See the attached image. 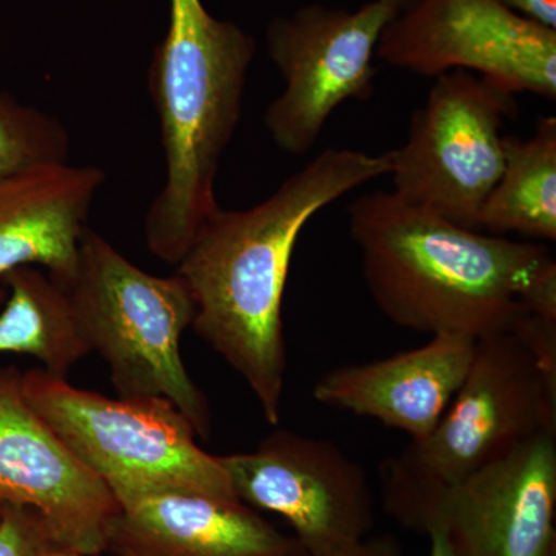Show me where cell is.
Masks as SVG:
<instances>
[{
    "instance_id": "obj_1",
    "label": "cell",
    "mask_w": 556,
    "mask_h": 556,
    "mask_svg": "<svg viewBox=\"0 0 556 556\" xmlns=\"http://www.w3.org/2000/svg\"><path fill=\"white\" fill-rule=\"evenodd\" d=\"M394 150L328 148L249 208L208 215L175 274L195 305L192 328L248 383L266 422L281 416L288 354L285 288L302 230L321 208L390 175Z\"/></svg>"
},
{
    "instance_id": "obj_2",
    "label": "cell",
    "mask_w": 556,
    "mask_h": 556,
    "mask_svg": "<svg viewBox=\"0 0 556 556\" xmlns=\"http://www.w3.org/2000/svg\"><path fill=\"white\" fill-rule=\"evenodd\" d=\"M369 295L399 327L485 338L556 317V262L543 244L457 226L372 190L348 206Z\"/></svg>"
},
{
    "instance_id": "obj_3",
    "label": "cell",
    "mask_w": 556,
    "mask_h": 556,
    "mask_svg": "<svg viewBox=\"0 0 556 556\" xmlns=\"http://www.w3.org/2000/svg\"><path fill=\"white\" fill-rule=\"evenodd\" d=\"M257 43L203 0H169V27L153 51L149 90L160 118L166 178L146 215V244L178 265L219 207V161L236 134Z\"/></svg>"
},
{
    "instance_id": "obj_4",
    "label": "cell",
    "mask_w": 556,
    "mask_h": 556,
    "mask_svg": "<svg viewBox=\"0 0 556 556\" xmlns=\"http://www.w3.org/2000/svg\"><path fill=\"white\" fill-rule=\"evenodd\" d=\"M556 430V358L515 331L477 340L463 386L437 428L380 466L383 506L399 525L427 497Z\"/></svg>"
},
{
    "instance_id": "obj_5",
    "label": "cell",
    "mask_w": 556,
    "mask_h": 556,
    "mask_svg": "<svg viewBox=\"0 0 556 556\" xmlns=\"http://www.w3.org/2000/svg\"><path fill=\"white\" fill-rule=\"evenodd\" d=\"M67 292L80 336L109 365L119 396L166 399L197 437H211V407L181 356L182 334L195 317L185 281L138 268L89 229Z\"/></svg>"
},
{
    "instance_id": "obj_6",
    "label": "cell",
    "mask_w": 556,
    "mask_h": 556,
    "mask_svg": "<svg viewBox=\"0 0 556 556\" xmlns=\"http://www.w3.org/2000/svg\"><path fill=\"white\" fill-rule=\"evenodd\" d=\"M22 391L118 506L161 492L239 500L218 456L197 444V431L166 399H110L42 368L22 372Z\"/></svg>"
},
{
    "instance_id": "obj_7",
    "label": "cell",
    "mask_w": 556,
    "mask_h": 556,
    "mask_svg": "<svg viewBox=\"0 0 556 556\" xmlns=\"http://www.w3.org/2000/svg\"><path fill=\"white\" fill-rule=\"evenodd\" d=\"M515 94L464 70L438 76L394 150L393 192L408 203L478 230L486 197L504 167L506 121Z\"/></svg>"
},
{
    "instance_id": "obj_8",
    "label": "cell",
    "mask_w": 556,
    "mask_h": 556,
    "mask_svg": "<svg viewBox=\"0 0 556 556\" xmlns=\"http://www.w3.org/2000/svg\"><path fill=\"white\" fill-rule=\"evenodd\" d=\"M396 14L369 0L357 10L311 3L270 21L266 43L285 87L263 123L278 149L305 155L339 105L368 100L379 39Z\"/></svg>"
},
{
    "instance_id": "obj_9",
    "label": "cell",
    "mask_w": 556,
    "mask_h": 556,
    "mask_svg": "<svg viewBox=\"0 0 556 556\" xmlns=\"http://www.w3.org/2000/svg\"><path fill=\"white\" fill-rule=\"evenodd\" d=\"M376 56L413 75L464 70L514 94L556 100V28L501 0H416L387 25Z\"/></svg>"
},
{
    "instance_id": "obj_10",
    "label": "cell",
    "mask_w": 556,
    "mask_h": 556,
    "mask_svg": "<svg viewBox=\"0 0 556 556\" xmlns=\"http://www.w3.org/2000/svg\"><path fill=\"white\" fill-rule=\"evenodd\" d=\"M218 460L241 503L280 515L308 556L345 551L375 527L367 471L327 439L278 430Z\"/></svg>"
},
{
    "instance_id": "obj_11",
    "label": "cell",
    "mask_w": 556,
    "mask_h": 556,
    "mask_svg": "<svg viewBox=\"0 0 556 556\" xmlns=\"http://www.w3.org/2000/svg\"><path fill=\"white\" fill-rule=\"evenodd\" d=\"M556 430L434 493L401 526L438 529L457 556H556Z\"/></svg>"
},
{
    "instance_id": "obj_12",
    "label": "cell",
    "mask_w": 556,
    "mask_h": 556,
    "mask_svg": "<svg viewBox=\"0 0 556 556\" xmlns=\"http://www.w3.org/2000/svg\"><path fill=\"white\" fill-rule=\"evenodd\" d=\"M0 504L31 508L58 544L80 556L108 552L119 507L28 405L14 367H0Z\"/></svg>"
},
{
    "instance_id": "obj_13",
    "label": "cell",
    "mask_w": 556,
    "mask_h": 556,
    "mask_svg": "<svg viewBox=\"0 0 556 556\" xmlns=\"http://www.w3.org/2000/svg\"><path fill=\"white\" fill-rule=\"evenodd\" d=\"M477 339L431 336L430 342L396 356L345 365L325 372L313 396L327 407L371 417L422 441L437 428L466 379Z\"/></svg>"
},
{
    "instance_id": "obj_14",
    "label": "cell",
    "mask_w": 556,
    "mask_h": 556,
    "mask_svg": "<svg viewBox=\"0 0 556 556\" xmlns=\"http://www.w3.org/2000/svg\"><path fill=\"white\" fill-rule=\"evenodd\" d=\"M100 167H33L0 181V308L3 277L22 266L46 270L68 291L78 270L91 206L104 186Z\"/></svg>"
},
{
    "instance_id": "obj_15",
    "label": "cell",
    "mask_w": 556,
    "mask_h": 556,
    "mask_svg": "<svg viewBox=\"0 0 556 556\" xmlns=\"http://www.w3.org/2000/svg\"><path fill=\"white\" fill-rule=\"evenodd\" d=\"M108 552L116 556H305L240 500L161 492L119 504Z\"/></svg>"
},
{
    "instance_id": "obj_16",
    "label": "cell",
    "mask_w": 556,
    "mask_h": 556,
    "mask_svg": "<svg viewBox=\"0 0 556 556\" xmlns=\"http://www.w3.org/2000/svg\"><path fill=\"white\" fill-rule=\"evenodd\" d=\"M478 230L556 240V118L541 116L532 137L504 138V167L486 197Z\"/></svg>"
},
{
    "instance_id": "obj_17",
    "label": "cell",
    "mask_w": 556,
    "mask_h": 556,
    "mask_svg": "<svg viewBox=\"0 0 556 556\" xmlns=\"http://www.w3.org/2000/svg\"><path fill=\"white\" fill-rule=\"evenodd\" d=\"M2 283L7 299L0 308V354L38 358L47 372L67 379L70 369L91 353L68 292L36 266L11 270Z\"/></svg>"
},
{
    "instance_id": "obj_18",
    "label": "cell",
    "mask_w": 556,
    "mask_h": 556,
    "mask_svg": "<svg viewBox=\"0 0 556 556\" xmlns=\"http://www.w3.org/2000/svg\"><path fill=\"white\" fill-rule=\"evenodd\" d=\"M70 134L56 116L0 91V181L33 167L68 163Z\"/></svg>"
},
{
    "instance_id": "obj_19",
    "label": "cell",
    "mask_w": 556,
    "mask_h": 556,
    "mask_svg": "<svg viewBox=\"0 0 556 556\" xmlns=\"http://www.w3.org/2000/svg\"><path fill=\"white\" fill-rule=\"evenodd\" d=\"M54 544L49 526L35 510L0 504V556H39Z\"/></svg>"
},
{
    "instance_id": "obj_20",
    "label": "cell",
    "mask_w": 556,
    "mask_h": 556,
    "mask_svg": "<svg viewBox=\"0 0 556 556\" xmlns=\"http://www.w3.org/2000/svg\"><path fill=\"white\" fill-rule=\"evenodd\" d=\"M508 9L544 27L556 28V0H501Z\"/></svg>"
},
{
    "instance_id": "obj_21",
    "label": "cell",
    "mask_w": 556,
    "mask_h": 556,
    "mask_svg": "<svg viewBox=\"0 0 556 556\" xmlns=\"http://www.w3.org/2000/svg\"><path fill=\"white\" fill-rule=\"evenodd\" d=\"M327 556H401V546L393 536H367L345 551Z\"/></svg>"
},
{
    "instance_id": "obj_22",
    "label": "cell",
    "mask_w": 556,
    "mask_h": 556,
    "mask_svg": "<svg viewBox=\"0 0 556 556\" xmlns=\"http://www.w3.org/2000/svg\"><path fill=\"white\" fill-rule=\"evenodd\" d=\"M431 541V556H457L447 536L441 530L433 529L427 533Z\"/></svg>"
},
{
    "instance_id": "obj_23",
    "label": "cell",
    "mask_w": 556,
    "mask_h": 556,
    "mask_svg": "<svg viewBox=\"0 0 556 556\" xmlns=\"http://www.w3.org/2000/svg\"><path fill=\"white\" fill-rule=\"evenodd\" d=\"M39 556H80L79 554H76V552L70 551V548L60 546V544H54V546H51L47 548L46 552H42Z\"/></svg>"
},
{
    "instance_id": "obj_24",
    "label": "cell",
    "mask_w": 556,
    "mask_h": 556,
    "mask_svg": "<svg viewBox=\"0 0 556 556\" xmlns=\"http://www.w3.org/2000/svg\"><path fill=\"white\" fill-rule=\"evenodd\" d=\"M387 5H390L391 9L396 11V13H401V11L407 10L412 3H415L416 0H382Z\"/></svg>"
}]
</instances>
